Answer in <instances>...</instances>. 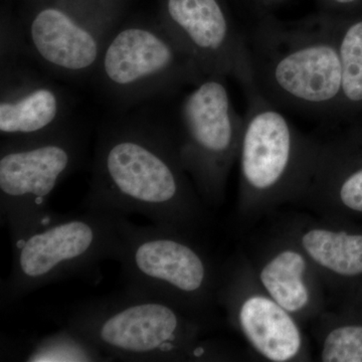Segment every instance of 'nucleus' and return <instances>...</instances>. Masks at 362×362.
<instances>
[{
  "instance_id": "obj_11",
  "label": "nucleus",
  "mask_w": 362,
  "mask_h": 362,
  "mask_svg": "<svg viewBox=\"0 0 362 362\" xmlns=\"http://www.w3.org/2000/svg\"><path fill=\"white\" fill-rule=\"evenodd\" d=\"M110 7L102 4H51L25 23V39L37 59L66 77L95 73L115 28Z\"/></svg>"
},
{
  "instance_id": "obj_1",
  "label": "nucleus",
  "mask_w": 362,
  "mask_h": 362,
  "mask_svg": "<svg viewBox=\"0 0 362 362\" xmlns=\"http://www.w3.org/2000/svg\"><path fill=\"white\" fill-rule=\"evenodd\" d=\"M83 207L141 214L192 238L206 223V204L183 168L173 131L146 122L100 132Z\"/></svg>"
},
{
  "instance_id": "obj_13",
  "label": "nucleus",
  "mask_w": 362,
  "mask_h": 362,
  "mask_svg": "<svg viewBox=\"0 0 362 362\" xmlns=\"http://www.w3.org/2000/svg\"><path fill=\"white\" fill-rule=\"evenodd\" d=\"M247 257L263 289L302 324L327 308L325 284L303 250L280 230Z\"/></svg>"
},
{
  "instance_id": "obj_12",
  "label": "nucleus",
  "mask_w": 362,
  "mask_h": 362,
  "mask_svg": "<svg viewBox=\"0 0 362 362\" xmlns=\"http://www.w3.org/2000/svg\"><path fill=\"white\" fill-rule=\"evenodd\" d=\"M161 25L206 76L233 77L246 94L252 90L246 35L218 0H165Z\"/></svg>"
},
{
  "instance_id": "obj_14",
  "label": "nucleus",
  "mask_w": 362,
  "mask_h": 362,
  "mask_svg": "<svg viewBox=\"0 0 362 362\" xmlns=\"http://www.w3.org/2000/svg\"><path fill=\"white\" fill-rule=\"evenodd\" d=\"M2 68L1 139L51 134L66 128V101L58 88L11 64Z\"/></svg>"
},
{
  "instance_id": "obj_9",
  "label": "nucleus",
  "mask_w": 362,
  "mask_h": 362,
  "mask_svg": "<svg viewBox=\"0 0 362 362\" xmlns=\"http://www.w3.org/2000/svg\"><path fill=\"white\" fill-rule=\"evenodd\" d=\"M80 137L68 128L39 137L1 139L0 216L11 237L49 213V199L77 168Z\"/></svg>"
},
{
  "instance_id": "obj_16",
  "label": "nucleus",
  "mask_w": 362,
  "mask_h": 362,
  "mask_svg": "<svg viewBox=\"0 0 362 362\" xmlns=\"http://www.w3.org/2000/svg\"><path fill=\"white\" fill-rule=\"evenodd\" d=\"M337 35L342 70L337 115H344L362 107V18L347 23L337 18Z\"/></svg>"
},
{
  "instance_id": "obj_6",
  "label": "nucleus",
  "mask_w": 362,
  "mask_h": 362,
  "mask_svg": "<svg viewBox=\"0 0 362 362\" xmlns=\"http://www.w3.org/2000/svg\"><path fill=\"white\" fill-rule=\"evenodd\" d=\"M117 262L128 291L160 299L211 322L220 269L194 238L130 223Z\"/></svg>"
},
{
  "instance_id": "obj_7",
  "label": "nucleus",
  "mask_w": 362,
  "mask_h": 362,
  "mask_svg": "<svg viewBox=\"0 0 362 362\" xmlns=\"http://www.w3.org/2000/svg\"><path fill=\"white\" fill-rule=\"evenodd\" d=\"M244 116L235 111L226 77L207 76L185 95L173 129L178 154L206 206H218L237 163Z\"/></svg>"
},
{
  "instance_id": "obj_4",
  "label": "nucleus",
  "mask_w": 362,
  "mask_h": 362,
  "mask_svg": "<svg viewBox=\"0 0 362 362\" xmlns=\"http://www.w3.org/2000/svg\"><path fill=\"white\" fill-rule=\"evenodd\" d=\"M130 223L125 214L104 209L49 211L11 237L13 263L1 283V304H13L52 283L90 275L105 259L117 261Z\"/></svg>"
},
{
  "instance_id": "obj_18",
  "label": "nucleus",
  "mask_w": 362,
  "mask_h": 362,
  "mask_svg": "<svg viewBox=\"0 0 362 362\" xmlns=\"http://www.w3.org/2000/svg\"><path fill=\"white\" fill-rule=\"evenodd\" d=\"M328 4L335 7H344L351 6V4H356L359 0H326Z\"/></svg>"
},
{
  "instance_id": "obj_17",
  "label": "nucleus",
  "mask_w": 362,
  "mask_h": 362,
  "mask_svg": "<svg viewBox=\"0 0 362 362\" xmlns=\"http://www.w3.org/2000/svg\"><path fill=\"white\" fill-rule=\"evenodd\" d=\"M21 361L30 362H97L111 361L78 333L64 326L61 330L28 343Z\"/></svg>"
},
{
  "instance_id": "obj_5",
  "label": "nucleus",
  "mask_w": 362,
  "mask_h": 362,
  "mask_svg": "<svg viewBox=\"0 0 362 362\" xmlns=\"http://www.w3.org/2000/svg\"><path fill=\"white\" fill-rule=\"evenodd\" d=\"M247 99L237 159L238 211L255 220L284 204H300L313 176L319 139L298 129L258 93H247Z\"/></svg>"
},
{
  "instance_id": "obj_2",
  "label": "nucleus",
  "mask_w": 362,
  "mask_h": 362,
  "mask_svg": "<svg viewBox=\"0 0 362 362\" xmlns=\"http://www.w3.org/2000/svg\"><path fill=\"white\" fill-rule=\"evenodd\" d=\"M245 35L252 78L250 92L283 111L325 119L337 115L342 70L337 18L327 16L293 25L269 18Z\"/></svg>"
},
{
  "instance_id": "obj_8",
  "label": "nucleus",
  "mask_w": 362,
  "mask_h": 362,
  "mask_svg": "<svg viewBox=\"0 0 362 362\" xmlns=\"http://www.w3.org/2000/svg\"><path fill=\"white\" fill-rule=\"evenodd\" d=\"M95 73L122 104H136L195 86L207 77L162 25L118 28L107 42Z\"/></svg>"
},
{
  "instance_id": "obj_15",
  "label": "nucleus",
  "mask_w": 362,
  "mask_h": 362,
  "mask_svg": "<svg viewBox=\"0 0 362 362\" xmlns=\"http://www.w3.org/2000/svg\"><path fill=\"white\" fill-rule=\"evenodd\" d=\"M315 266L326 289L362 276V233L339 221L322 216H299L282 228Z\"/></svg>"
},
{
  "instance_id": "obj_10",
  "label": "nucleus",
  "mask_w": 362,
  "mask_h": 362,
  "mask_svg": "<svg viewBox=\"0 0 362 362\" xmlns=\"http://www.w3.org/2000/svg\"><path fill=\"white\" fill-rule=\"evenodd\" d=\"M216 302L252 351L267 361L311 359L302 323L263 289L245 255L220 269Z\"/></svg>"
},
{
  "instance_id": "obj_3",
  "label": "nucleus",
  "mask_w": 362,
  "mask_h": 362,
  "mask_svg": "<svg viewBox=\"0 0 362 362\" xmlns=\"http://www.w3.org/2000/svg\"><path fill=\"white\" fill-rule=\"evenodd\" d=\"M209 325L175 305L126 289L77 305L64 324L111 361H226V350L202 339Z\"/></svg>"
}]
</instances>
